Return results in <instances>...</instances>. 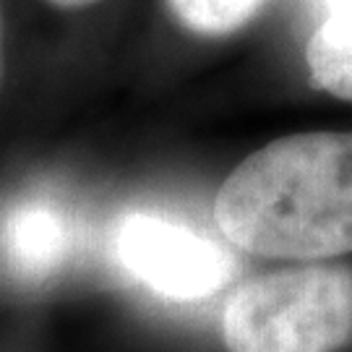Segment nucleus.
Wrapping results in <instances>:
<instances>
[{
    "label": "nucleus",
    "mask_w": 352,
    "mask_h": 352,
    "mask_svg": "<svg viewBox=\"0 0 352 352\" xmlns=\"http://www.w3.org/2000/svg\"><path fill=\"white\" fill-rule=\"evenodd\" d=\"M214 222L264 258L352 253V131L292 133L248 154L217 190Z\"/></svg>",
    "instance_id": "nucleus-1"
},
{
    "label": "nucleus",
    "mask_w": 352,
    "mask_h": 352,
    "mask_svg": "<svg viewBox=\"0 0 352 352\" xmlns=\"http://www.w3.org/2000/svg\"><path fill=\"white\" fill-rule=\"evenodd\" d=\"M227 352H340L352 342V269L311 264L243 282L225 302Z\"/></svg>",
    "instance_id": "nucleus-2"
},
{
    "label": "nucleus",
    "mask_w": 352,
    "mask_h": 352,
    "mask_svg": "<svg viewBox=\"0 0 352 352\" xmlns=\"http://www.w3.org/2000/svg\"><path fill=\"white\" fill-rule=\"evenodd\" d=\"M118 261L146 287L173 300H199L225 287L232 256L186 225L151 214H128L115 235Z\"/></svg>",
    "instance_id": "nucleus-3"
},
{
    "label": "nucleus",
    "mask_w": 352,
    "mask_h": 352,
    "mask_svg": "<svg viewBox=\"0 0 352 352\" xmlns=\"http://www.w3.org/2000/svg\"><path fill=\"white\" fill-rule=\"evenodd\" d=\"M74 245L68 214L52 201L26 199L0 217V264L13 279L45 282Z\"/></svg>",
    "instance_id": "nucleus-4"
},
{
    "label": "nucleus",
    "mask_w": 352,
    "mask_h": 352,
    "mask_svg": "<svg viewBox=\"0 0 352 352\" xmlns=\"http://www.w3.org/2000/svg\"><path fill=\"white\" fill-rule=\"evenodd\" d=\"M305 65L316 89L352 102V11L318 24L305 45Z\"/></svg>",
    "instance_id": "nucleus-5"
},
{
    "label": "nucleus",
    "mask_w": 352,
    "mask_h": 352,
    "mask_svg": "<svg viewBox=\"0 0 352 352\" xmlns=\"http://www.w3.org/2000/svg\"><path fill=\"white\" fill-rule=\"evenodd\" d=\"M266 0H167L177 24L201 37H225L251 21Z\"/></svg>",
    "instance_id": "nucleus-6"
},
{
    "label": "nucleus",
    "mask_w": 352,
    "mask_h": 352,
    "mask_svg": "<svg viewBox=\"0 0 352 352\" xmlns=\"http://www.w3.org/2000/svg\"><path fill=\"white\" fill-rule=\"evenodd\" d=\"M314 3L318 6V11H324V19L334 13L352 11V0H314Z\"/></svg>",
    "instance_id": "nucleus-7"
},
{
    "label": "nucleus",
    "mask_w": 352,
    "mask_h": 352,
    "mask_svg": "<svg viewBox=\"0 0 352 352\" xmlns=\"http://www.w3.org/2000/svg\"><path fill=\"white\" fill-rule=\"evenodd\" d=\"M52 6L58 8H87L91 3H100V0H50Z\"/></svg>",
    "instance_id": "nucleus-8"
},
{
    "label": "nucleus",
    "mask_w": 352,
    "mask_h": 352,
    "mask_svg": "<svg viewBox=\"0 0 352 352\" xmlns=\"http://www.w3.org/2000/svg\"><path fill=\"white\" fill-rule=\"evenodd\" d=\"M0 81H3V21H0Z\"/></svg>",
    "instance_id": "nucleus-9"
}]
</instances>
